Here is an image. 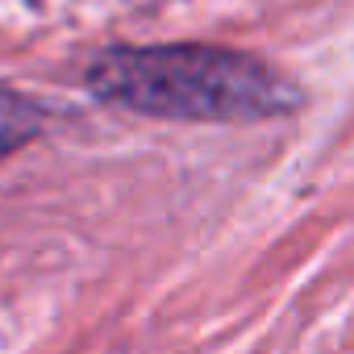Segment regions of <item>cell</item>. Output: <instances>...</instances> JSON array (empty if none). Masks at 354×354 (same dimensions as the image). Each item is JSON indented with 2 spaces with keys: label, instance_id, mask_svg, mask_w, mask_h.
I'll use <instances>...</instances> for the list:
<instances>
[{
  "label": "cell",
  "instance_id": "1",
  "mask_svg": "<svg viewBox=\"0 0 354 354\" xmlns=\"http://www.w3.org/2000/svg\"><path fill=\"white\" fill-rule=\"evenodd\" d=\"M84 88L125 113L192 125H250L300 109V88L250 50L167 42L109 46L84 71Z\"/></svg>",
  "mask_w": 354,
  "mask_h": 354
},
{
  "label": "cell",
  "instance_id": "2",
  "mask_svg": "<svg viewBox=\"0 0 354 354\" xmlns=\"http://www.w3.org/2000/svg\"><path fill=\"white\" fill-rule=\"evenodd\" d=\"M46 129V104L17 92V88H0V158L17 154Z\"/></svg>",
  "mask_w": 354,
  "mask_h": 354
}]
</instances>
